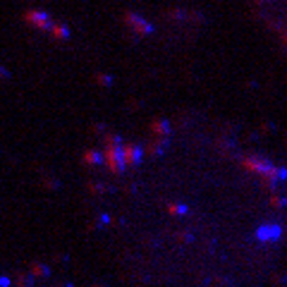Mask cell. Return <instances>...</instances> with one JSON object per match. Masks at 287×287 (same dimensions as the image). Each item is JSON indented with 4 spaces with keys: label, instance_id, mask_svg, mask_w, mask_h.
Returning a JSON list of instances; mask_svg holds the SVG:
<instances>
[{
    "label": "cell",
    "instance_id": "obj_1",
    "mask_svg": "<svg viewBox=\"0 0 287 287\" xmlns=\"http://www.w3.org/2000/svg\"><path fill=\"white\" fill-rule=\"evenodd\" d=\"M27 22H31L34 27H39V29H50V19H48L46 12H29L27 15Z\"/></svg>",
    "mask_w": 287,
    "mask_h": 287
},
{
    "label": "cell",
    "instance_id": "obj_2",
    "mask_svg": "<svg viewBox=\"0 0 287 287\" xmlns=\"http://www.w3.org/2000/svg\"><path fill=\"white\" fill-rule=\"evenodd\" d=\"M127 24H129V27H134L139 34H148V31H151V24L144 22V19H141V17H137V15H127Z\"/></svg>",
    "mask_w": 287,
    "mask_h": 287
},
{
    "label": "cell",
    "instance_id": "obj_3",
    "mask_svg": "<svg viewBox=\"0 0 287 287\" xmlns=\"http://www.w3.org/2000/svg\"><path fill=\"white\" fill-rule=\"evenodd\" d=\"M50 29H53V34L58 39H67V36H70V31L65 29V27H60V24H50Z\"/></svg>",
    "mask_w": 287,
    "mask_h": 287
}]
</instances>
